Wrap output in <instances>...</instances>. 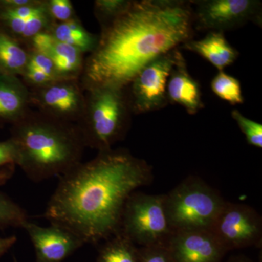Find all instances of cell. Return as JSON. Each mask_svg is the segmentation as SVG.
<instances>
[{
    "mask_svg": "<svg viewBox=\"0 0 262 262\" xmlns=\"http://www.w3.org/2000/svg\"><path fill=\"white\" fill-rule=\"evenodd\" d=\"M130 0H96L94 2V11L101 29L113 23L122 13L130 8Z\"/></svg>",
    "mask_w": 262,
    "mask_h": 262,
    "instance_id": "obj_23",
    "label": "cell"
},
{
    "mask_svg": "<svg viewBox=\"0 0 262 262\" xmlns=\"http://www.w3.org/2000/svg\"><path fill=\"white\" fill-rule=\"evenodd\" d=\"M46 5L55 23H63L77 17L70 0H46Z\"/></svg>",
    "mask_w": 262,
    "mask_h": 262,
    "instance_id": "obj_26",
    "label": "cell"
},
{
    "mask_svg": "<svg viewBox=\"0 0 262 262\" xmlns=\"http://www.w3.org/2000/svg\"><path fill=\"white\" fill-rule=\"evenodd\" d=\"M29 50L40 52L50 57L60 80H80L84 66V53L77 48L57 41L48 32L33 37Z\"/></svg>",
    "mask_w": 262,
    "mask_h": 262,
    "instance_id": "obj_13",
    "label": "cell"
},
{
    "mask_svg": "<svg viewBox=\"0 0 262 262\" xmlns=\"http://www.w3.org/2000/svg\"><path fill=\"white\" fill-rule=\"evenodd\" d=\"M210 231L225 251L261 246L262 218L252 207L226 202Z\"/></svg>",
    "mask_w": 262,
    "mask_h": 262,
    "instance_id": "obj_8",
    "label": "cell"
},
{
    "mask_svg": "<svg viewBox=\"0 0 262 262\" xmlns=\"http://www.w3.org/2000/svg\"><path fill=\"white\" fill-rule=\"evenodd\" d=\"M17 163L16 150L11 139L0 141V184L13 177Z\"/></svg>",
    "mask_w": 262,
    "mask_h": 262,
    "instance_id": "obj_24",
    "label": "cell"
},
{
    "mask_svg": "<svg viewBox=\"0 0 262 262\" xmlns=\"http://www.w3.org/2000/svg\"><path fill=\"white\" fill-rule=\"evenodd\" d=\"M29 50L0 27V75L20 77L28 63Z\"/></svg>",
    "mask_w": 262,
    "mask_h": 262,
    "instance_id": "obj_19",
    "label": "cell"
},
{
    "mask_svg": "<svg viewBox=\"0 0 262 262\" xmlns=\"http://www.w3.org/2000/svg\"><path fill=\"white\" fill-rule=\"evenodd\" d=\"M29 90L31 107L39 113L75 124L83 115L85 93L80 80H57Z\"/></svg>",
    "mask_w": 262,
    "mask_h": 262,
    "instance_id": "obj_10",
    "label": "cell"
},
{
    "mask_svg": "<svg viewBox=\"0 0 262 262\" xmlns=\"http://www.w3.org/2000/svg\"><path fill=\"white\" fill-rule=\"evenodd\" d=\"M27 68L40 71L51 76L53 78L60 80L57 76L56 67L51 58L40 52L29 50Z\"/></svg>",
    "mask_w": 262,
    "mask_h": 262,
    "instance_id": "obj_27",
    "label": "cell"
},
{
    "mask_svg": "<svg viewBox=\"0 0 262 262\" xmlns=\"http://www.w3.org/2000/svg\"><path fill=\"white\" fill-rule=\"evenodd\" d=\"M153 178L151 165L128 150L98 151L59 177L43 216L70 229L84 244H97L120 232L127 198Z\"/></svg>",
    "mask_w": 262,
    "mask_h": 262,
    "instance_id": "obj_1",
    "label": "cell"
},
{
    "mask_svg": "<svg viewBox=\"0 0 262 262\" xmlns=\"http://www.w3.org/2000/svg\"><path fill=\"white\" fill-rule=\"evenodd\" d=\"M165 246L175 262H220L226 252L210 230L174 232Z\"/></svg>",
    "mask_w": 262,
    "mask_h": 262,
    "instance_id": "obj_12",
    "label": "cell"
},
{
    "mask_svg": "<svg viewBox=\"0 0 262 262\" xmlns=\"http://www.w3.org/2000/svg\"><path fill=\"white\" fill-rule=\"evenodd\" d=\"M228 262H252L250 260L244 258H235L234 259L229 260Z\"/></svg>",
    "mask_w": 262,
    "mask_h": 262,
    "instance_id": "obj_31",
    "label": "cell"
},
{
    "mask_svg": "<svg viewBox=\"0 0 262 262\" xmlns=\"http://www.w3.org/2000/svg\"><path fill=\"white\" fill-rule=\"evenodd\" d=\"M168 103L179 104L189 115H195L204 107L201 85L188 72L184 56L173 67L167 84Z\"/></svg>",
    "mask_w": 262,
    "mask_h": 262,
    "instance_id": "obj_14",
    "label": "cell"
},
{
    "mask_svg": "<svg viewBox=\"0 0 262 262\" xmlns=\"http://www.w3.org/2000/svg\"><path fill=\"white\" fill-rule=\"evenodd\" d=\"M232 117L244 133L246 141L250 145L262 148V125L247 118L237 110H232Z\"/></svg>",
    "mask_w": 262,
    "mask_h": 262,
    "instance_id": "obj_25",
    "label": "cell"
},
{
    "mask_svg": "<svg viewBox=\"0 0 262 262\" xmlns=\"http://www.w3.org/2000/svg\"><path fill=\"white\" fill-rule=\"evenodd\" d=\"M96 262H139V249L120 232L106 239Z\"/></svg>",
    "mask_w": 262,
    "mask_h": 262,
    "instance_id": "obj_20",
    "label": "cell"
},
{
    "mask_svg": "<svg viewBox=\"0 0 262 262\" xmlns=\"http://www.w3.org/2000/svg\"><path fill=\"white\" fill-rule=\"evenodd\" d=\"M13 261H14V262H18V260H17V258H15V256H14V257H13Z\"/></svg>",
    "mask_w": 262,
    "mask_h": 262,
    "instance_id": "obj_32",
    "label": "cell"
},
{
    "mask_svg": "<svg viewBox=\"0 0 262 262\" xmlns=\"http://www.w3.org/2000/svg\"><path fill=\"white\" fill-rule=\"evenodd\" d=\"M139 262H175L165 244L141 247Z\"/></svg>",
    "mask_w": 262,
    "mask_h": 262,
    "instance_id": "obj_28",
    "label": "cell"
},
{
    "mask_svg": "<svg viewBox=\"0 0 262 262\" xmlns=\"http://www.w3.org/2000/svg\"><path fill=\"white\" fill-rule=\"evenodd\" d=\"M182 48L194 52L219 71H224L238 58L239 53L231 46L222 32L211 31L200 40L190 39L182 45Z\"/></svg>",
    "mask_w": 262,
    "mask_h": 262,
    "instance_id": "obj_16",
    "label": "cell"
},
{
    "mask_svg": "<svg viewBox=\"0 0 262 262\" xmlns=\"http://www.w3.org/2000/svg\"><path fill=\"white\" fill-rule=\"evenodd\" d=\"M17 237L16 236L12 235L10 237H0V257L5 253L8 252L16 243Z\"/></svg>",
    "mask_w": 262,
    "mask_h": 262,
    "instance_id": "obj_30",
    "label": "cell"
},
{
    "mask_svg": "<svg viewBox=\"0 0 262 262\" xmlns=\"http://www.w3.org/2000/svg\"><path fill=\"white\" fill-rule=\"evenodd\" d=\"M164 195L173 232L210 230L227 202L203 179L192 176Z\"/></svg>",
    "mask_w": 262,
    "mask_h": 262,
    "instance_id": "obj_5",
    "label": "cell"
},
{
    "mask_svg": "<svg viewBox=\"0 0 262 262\" xmlns=\"http://www.w3.org/2000/svg\"><path fill=\"white\" fill-rule=\"evenodd\" d=\"M211 88L213 94L230 104H242L244 102L241 82L224 71H219L213 77Z\"/></svg>",
    "mask_w": 262,
    "mask_h": 262,
    "instance_id": "obj_21",
    "label": "cell"
},
{
    "mask_svg": "<svg viewBox=\"0 0 262 262\" xmlns=\"http://www.w3.org/2000/svg\"><path fill=\"white\" fill-rule=\"evenodd\" d=\"M119 232L141 247L165 244L173 232L165 212V195L133 192L124 206Z\"/></svg>",
    "mask_w": 262,
    "mask_h": 262,
    "instance_id": "obj_6",
    "label": "cell"
},
{
    "mask_svg": "<svg viewBox=\"0 0 262 262\" xmlns=\"http://www.w3.org/2000/svg\"><path fill=\"white\" fill-rule=\"evenodd\" d=\"M85 106L77 125L86 147L98 151L113 149L123 140L131 125L125 88L102 86L84 91Z\"/></svg>",
    "mask_w": 262,
    "mask_h": 262,
    "instance_id": "obj_4",
    "label": "cell"
},
{
    "mask_svg": "<svg viewBox=\"0 0 262 262\" xmlns=\"http://www.w3.org/2000/svg\"><path fill=\"white\" fill-rule=\"evenodd\" d=\"M182 57L177 48L150 62L134 77L125 87L133 114L158 111L168 104L169 76Z\"/></svg>",
    "mask_w": 262,
    "mask_h": 262,
    "instance_id": "obj_7",
    "label": "cell"
},
{
    "mask_svg": "<svg viewBox=\"0 0 262 262\" xmlns=\"http://www.w3.org/2000/svg\"><path fill=\"white\" fill-rule=\"evenodd\" d=\"M192 2L133 1L113 23L101 28L97 46L84 58V91L125 88L146 65L193 39Z\"/></svg>",
    "mask_w": 262,
    "mask_h": 262,
    "instance_id": "obj_2",
    "label": "cell"
},
{
    "mask_svg": "<svg viewBox=\"0 0 262 262\" xmlns=\"http://www.w3.org/2000/svg\"><path fill=\"white\" fill-rule=\"evenodd\" d=\"M22 228L29 234L35 251V262H61L82 247L80 237L62 226L41 227L27 221Z\"/></svg>",
    "mask_w": 262,
    "mask_h": 262,
    "instance_id": "obj_11",
    "label": "cell"
},
{
    "mask_svg": "<svg viewBox=\"0 0 262 262\" xmlns=\"http://www.w3.org/2000/svg\"><path fill=\"white\" fill-rule=\"evenodd\" d=\"M29 220L27 212L0 191V229L23 227Z\"/></svg>",
    "mask_w": 262,
    "mask_h": 262,
    "instance_id": "obj_22",
    "label": "cell"
},
{
    "mask_svg": "<svg viewBox=\"0 0 262 262\" xmlns=\"http://www.w3.org/2000/svg\"><path fill=\"white\" fill-rule=\"evenodd\" d=\"M20 78L29 89L42 87L51 83L53 81L57 80L44 72L29 68H26Z\"/></svg>",
    "mask_w": 262,
    "mask_h": 262,
    "instance_id": "obj_29",
    "label": "cell"
},
{
    "mask_svg": "<svg viewBox=\"0 0 262 262\" xmlns=\"http://www.w3.org/2000/svg\"><path fill=\"white\" fill-rule=\"evenodd\" d=\"M10 139L16 150L18 167L34 182L61 177L82 162L86 148L77 124L32 108L12 125Z\"/></svg>",
    "mask_w": 262,
    "mask_h": 262,
    "instance_id": "obj_3",
    "label": "cell"
},
{
    "mask_svg": "<svg viewBox=\"0 0 262 262\" xmlns=\"http://www.w3.org/2000/svg\"><path fill=\"white\" fill-rule=\"evenodd\" d=\"M53 23L46 4L41 11L28 18L15 16L0 8V27L27 48L33 37L39 33L48 32Z\"/></svg>",
    "mask_w": 262,
    "mask_h": 262,
    "instance_id": "obj_17",
    "label": "cell"
},
{
    "mask_svg": "<svg viewBox=\"0 0 262 262\" xmlns=\"http://www.w3.org/2000/svg\"><path fill=\"white\" fill-rule=\"evenodd\" d=\"M31 108L29 88L21 79L0 75V122L13 125Z\"/></svg>",
    "mask_w": 262,
    "mask_h": 262,
    "instance_id": "obj_15",
    "label": "cell"
},
{
    "mask_svg": "<svg viewBox=\"0 0 262 262\" xmlns=\"http://www.w3.org/2000/svg\"><path fill=\"white\" fill-rule=\"evenodd\" d=\"M58 42L77 48L82 53H91L98 44V35L89 32L78 17L63 22L53 23L48 31Z\"/></svg>",
    "mask_w": 262,
    "mask_h": 262,
    "instance_id": "obj_18",
    "label": "cell"
},
{
    "mask_svg": "<svg viewBox=\"0 0 262 262\" xmlns=\"http://www.w3.org/2000/svg\"><path fill=\"white\" fill-rule=\"evenodd\" d=\"M193 24L196 30L224 32L249 21L261 22V3L258 0L192 1Z\"/></svg>",
    "mask_w": 262,
    "mask_h": 262,
    "instance_id": "obj_9",
    "label": "cell"
}]
</instances>
